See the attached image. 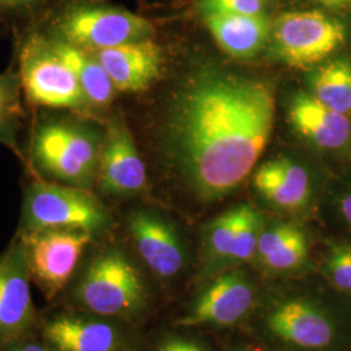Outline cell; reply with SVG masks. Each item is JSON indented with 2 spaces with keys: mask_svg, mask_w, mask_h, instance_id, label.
Instances as JSON below:
<instances>
[{
  "mask_svg": "<svg viewBox=\"0 0 351 351\" xmlns=\"http://www.w3.org/2000/svg\"><path fill=\"white\" fill-rule=\"evenodd\" d=\"M73 298L88 314L101 317H136L149 300L138 268L116 247L101 251L88 263Z\"/></svg>",
  "mask_w": 351,
  "mask_h": 351,
  "instance_id": "6",
  "label": "cell"
},
{
  "mask_svg": "<svg viewBox=\"0 0 351 351\" xmlns=\"http://www.w3.org/2000/svg\"><path fill=\"white\" fill-rule=\"evenodd\" d=\"M120 93H142L160 80L164 71L162 47L154 38L91 52Z\"/></svg>",
  "mask_w": 351,
  "mask_h": 351,
  "instance_id": "14",
  "label": "cell"
},
{
  "mask_svg": "<svg viewBox=\"0 0 351 351\" xmlns=\"http://www.w3.org/2000/svg\"><path fill=\"white\" fill-rule=\"evenodd\" d=\"M43 337L52 351H123L117 326L98 315L60 314L49 319Z\"/></svg>",
  "mask_w": 351,
  "mask_h": 351,
  "instance_id": "15",
  "label": "cell"
},
{
  "mask_svg": "<svg viewBox=\"0 0 351 351\" xmlns=\"http://www.w3.org/2000/svg\"><path fill=\"white\" fill-rule=\"evenodd\" d=\"M46 37L50 39L51 46L64 63L75 73L94 114L110 107L114 101L117 90L98 59L88 51L78 49L49 36Z\"/></svg>",
  "mask_w": 351,
  "mask_h": 351,
  "instance_id": "20",
  "label": "cell"
},
{
  "mask_svg": "<svg viewBox=\"0 0 351 351\" xmlns=\"http://www.w3.org/2000/svg\"><path fill=\"white\" fill-rule=\"evenodd\" d=\"M93 234L78 229H46L21 233L30 278L47 301L68 285Z\"/></svg>",
  "mask_w": 351,
  "mask_h": 351,
  "instance_id": "9",
  "label": "cell"
},
{
  "mask_svg": "<svg viewBox=\"0 0 351 351\" xmlns=\"http://www.w3.org/2000/svg\"><path fill=\"white\" fill-rule=\"evenodd\" d=\"M324 271L336 288L351 295V245L330 243Z\"/></svg>",
  "mask_w": 351,
  "mask_h": 351,
  "instance_id": "25",
  "label": "cell"
},
{
  "mask_svg": "<svg viewBox=\"0 0 351 351\" xmlns=\"http://www.w3.org/2000/svg\"><path fill=\"white\" fill-rule=\"evenodd\" d=\"M107 226L108 213L90 190L60 185L40 177L26 190L21 233L78 229L95 236Z\"/></svg>",
  "mask_w": 351,
  "mask_h": 351,
  "instance_id": "7",
  "label": "cell"
},
{
  "mask_svg": "<svg viewBox=\"0 0 351 351\" xmlns=\"http://www.w3.org/2000/svg\"><path fill=\"white\" fill-rule=\"evenodd\" d=\"M267 0H198L203 17L211 14H263Z\"/></svg>",
  "mask_w": 351,
  "mask_h": 351,
  "instance_id": "26",
  "label": "cell"
},
{
  "mask_svg": "<svg viewBox=\"0 0 351 351\" xmlns=\"http://www.w3.org/2000/svg\"><path fill=\"white\" fill-rule=\"evenodd\" d=\"M339 207L342 217L351 226V189L341 197Z\"/></svg>",
  "mask_w": 351,
  "mask_h": 351,
  "instance_id": "28",
  "label": "cell"
},
{
  "mask_svg": "<svg viewBox=\"0 0 351 351\" xmlns=\"http://www.w3.org/2000/svg\"><path fill=\"white\" fill-rule=\"evenodd\" d=\"M230 351H262L258 350V349H254V348H250V346H237V348H234V349H232Z\"/></svg>",
  "mask_w": 351,
  "mask_h": 351,
  "instance_id": "31",
  "label": "cell"
},
{
  "mask_svg": "<svg viewBox=\"0 0 351 351\" xmlns=\"http://www.w3.org/2000/svg\"><path fill=\"white\" fill-rule=\"evenodd\" d=\"M345 37L343 25L326 13H284L272 26V51L288 66L304 69L322 63L345 42Z\"/></svg>",
  "mask_w": 351,
  "mask_h": 351,
  "instance_id": "8",
  "label": "cell"
},
{
  "mask_svg": "<svg viewBox=\"0 0 351 351\" xmlns=\"http://www.w3.org/2000/svg\"><path fill=\"white\" fill-rule=\"evenodd\" d=\"M328 8H351V0H315Z\"/></svg>",
  "mask_w": 351,
  "mask_h": 351,
  "instance_id": "29",
  "label": "cell"
},
{
  "mask_svg": "<svg viewBox=\"0 0 351 351\" xmlns=\"http://www.w3.org/2000/svg\"><path fill=\"white\" fill-rule=\"evenodd\" d=\"M19 42V68L27 104L43 110L66 111L94 119V112L72 69L39 30L16 38Z\"/></svg>",
  "mask_w": 351,
  "mask_h": 351,
  "instance_id": "5",
  "label": "cell"
},
{
  "mask_svg": "<svg viewBox=\"0 0 351 351\" xmlns=\"http://www.w3.org/2000/svg\"><path fill=\"white\" fill-rule=\"evenodd\" d=\"M25 245L19 239L0 258V339L21 337L34 323Z\"/></svg>",
  "mask_w": 351,
  "mask_h": 351,
  "instance_id": "13",
  "label": "cell"
},
{
  "mask_svg": "<svg viewBox=\"0 0 351 351\" xmlns=\"http://www.w3.org/2000/svg\"><path fill=\"white\" fill-rule=\"evenodd\" d=\"M254 186L271 206L289 213L302 211L313 197L307 171L288 158L262 164L254 175Z\"/></svg>",
  "mask_w": 351,
  "mask_h": 351,
  "instance_id": "17",
  "label": "cell"
},
{
  "mask_svg": "<svg viewBox=\"0 0 351 351\" xmlns=\"http://www.w3.org/2000/svg\"><path fill=\"white\" fill-rule=\"evenodd\" d=\"M288 113L294 130L320 149L336 150L350 141L348 116L326 107L313 94H297L290 101Z\"/></svg>",
  "mask_w": 351,
  "mask_h": 351,
  "instance_id": "16",
  "label": "cell"
},
{
  "mask_svg": "<svg viewBox=\"0 0 351 351\" xmlns=\"http://www.w3.org/2000/svg\"><path fill=\"white\" fill-rule=\"evenodd\" d=\"M254 311L258 333L278 351H333L342 339L339 316L300 289L274 290Z\"/></svg>",
  "mask_w": 351,
  "mask_h": 351,
  "instance_id": "3",
  "label": "cell"
},
{
  "mask_svg": "<svg viewBox=\"0 0 351 351\" xmlns=\"http://www.w3.org/2000/svg\"><path fill=\"white\" fill-rule=\"evenodd\" d=\"M258 291L242 269H229L210 280L177 324L181 326H233L250 316Z\"/></svg>",
  "mask_w": 351,
  "mask_h": 351,
  "instance_id": "10",
  "label": "cell"
},
{
  "mask_svg": "<svg viewBox=\"0 0 351 351\" xmlns=\"http://www.w3.org/2000/svg\"><path fill=\"white\" fill-rule=\"evenodd\" d=\"M97 185L108 197H133L147 185V171L125 121L111 117L104 130Z\"/></svg>",
  "mask_w": 351,
  "mask_h": 351,
  "instance_id": "11",
  "label": "cell"
},
{
  "mask_svg": "<svg viewBox=\"0 0 351 351\" xmlns=\"http://www.w3.org/2000/svg\"><path fill=\"white\" fill-rule=\"evenodd\" d=\"M33 30L88 52L155 36V26L147 17L104 4L101 0L69 3Z\"/></svg>",
  "mask_w": 351,
  "mask_h": 351,
  "instance_id": "4",
  "label": "cell"
},
{
  "mask_svg": "<svg viewBox=\"0 0 351 351\" xmlns=\"http://www.w3.org/2000/svg\"><path fill=\"white\" fill-rule=\"evenodd\" d=\"M93 120L55 110L38 116L27 151L40 178L85 190L97 184L104 132Z\"/></svg>",
  "mask_w": 351,
  "mask_h": 351,
  "instance_id": "2",
  "label": "cell"
},
{
  "mask_svg": "<svg viewBox=\"0 0 351 351\" xmlns=\"http://www.w3.org/2000/svg\"><path fill=\"white\" fill-rule=\"evenodd\" d=\"M307 258V236L293 223L264 226L254 256L264 271L274 275H290L300 271Z\"/></svg>",
  "mask_w": 351,
  "mask_h": 351,
  "instance_id": "19",
  "label": "cell"
},
{
  "mask_svg": "<svg viewBox=\"0 0 351 351\" xmlns=\"http://www.w3.org/2000/svg\"><path fill=\"white\" fill-rule=\"evenodd\" d=\"M23 86L19 72L8 69L0 75V145L24 159L19 147V132L24 120Z\"/></svg>",
  "mask_w": 351,
  "mask_h": 351,
  "instance_id": "24",
  "label": "cell"
},
{
  "mask_svg": "<svg viewBox=\"0 0 351 351\" xmlns=\"http://www.w3.org/2000/svg\"><path fill=\"white\" fill-rule=\"evenodd\" d=\"M204 23L219 47L239 60L255 58L272 33L265 14H211Z\"/></svg>",
  "mask_w": 351,
  "mask_h": 351,
  "instance_id": "18",
  "label": "cell"
},
{
  "mask_svg": "<svg viewBox=\"0 0 351 351\" xmlns=\"http://www.w3.org/2000/svg\"><path fill=\"white\" fill-rule=\"evenodd\" d=\"M243 204L230 208L215 217L203 230V267L202 277L213 278L234 267L239 224Z\"/></svg>",
  "mask_w": 351,
  "mask_h": 351,
  "instance_id": "21",
  "label": "cell"
},
{
  "mask_svg": "<svg viewBox=\"0 0 351 351\" xmlns=\"http://www.w3.org/2000/svg\"><path fill=\"white\" fill-rule=\"evenodd\" d=\"M275 114L272 88L247 75L204 68L181 86L165 141L201 201H219L246 180L268 145Z\"/></svg>",
  "mask_w": 351,
  "mask_h": 351,
  "instance_id": "1",
  "label": "cell"
},
{
  "mask_svg": "<svg viewBox=\"0 0 351 351\" xmlns=\"http://www.w3.org/2000/svg\"><path fill=\"white\" fill-rule=\"evenodd\" d=\"M12 351H52L50 348H45V346H40V345H36V343H27V345H23V346H19L16 349H13Z\"/></svg>",
  "mask_w": 351,
  "mask_h": 351,
  "instance_id": "30",
  "label": "cell"
},
{
  "mask_svg": "<svg viewBox=\"0 0 351 351\" xmlns=\"http://www.w3.org/2000/svg\"><path fill=\"white\" fill-rule=\"evenodd\" d=\"M75 0H0V38H19Z\"/></svg>",
  "mask_w": 351,
  "mask_h": 351,
  "instance_id": "22",
  "label": "cell"
},
{
  "mask_svg": "<svg viewBox=\"0 0 351 351\" xmlns=\"http://www.w3.org/2000/svg\"><path fill=\"white\" fill-rule=\"evenodd\" d=\"M310 82L317 101L337 112H351L350 60L339 59L319 66Z\"/></svg>",
  "mask_w": 351,
  "mask_h": 351,
  "instance_id": "23",
  "label": "cell"
},
{
  "mask_svg": "<svg viewBox=\"0 0 351 351\" xmlns=\"http://www.w3.org/2000/svg\"><path fill=\"white\" fill-rule=\"evenodd\" d=\"M155 351H210L201 342L186 337H169L158 345Z\"/></svg>",
  "mask_w": 351,
  "mask_h": 351,
  "instance_id": "27",
  "label": "cell"
},
{
  "mask_svg": "<svg viewBox=\"0 0 351 351\" xmlns=\"http://www.w3.org/2000/svg\"><path fill=\"white\" fill-rule=\"evenodd\" d=\"M128 230L142 261L156 276L173 278L186 264V251L175 226L150 210H134Z\"/></svg>",
  "mask_w": 351,
  "mask_h": 351,
  "instance_id": "12",
  "label": "cell"
}]
</instances>
